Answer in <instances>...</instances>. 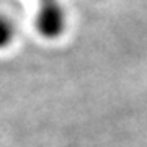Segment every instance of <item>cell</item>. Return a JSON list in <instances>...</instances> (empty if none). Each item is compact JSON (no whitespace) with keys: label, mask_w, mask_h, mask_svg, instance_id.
<instances>
[{"label":"cell","mask_w":147,"mask_h":147,"mask_svg":"<svg viewBox=\"0 0 147 147\" xmlns=\"http://www.w3.org/2000/svg\"><path fill=\"white\" fill-rule=\"evenodd\" d=\"M65 25H67V16L57 0H47L39 3L34 18V26L42 38L56 39L62 36V33L65 31Z\"/></svg>","instance_id":"1"},{"label":"cell","mask_w":147,"mask_h":147,"mask_svg":"<svg viewBox=\"0 0 147 147\" xmlns=\"http://www.w3.org/2000/svg\"><path fill=\"white\" fill-rule=\"evenodd\" d=\"M41 2H47V0H39V3H41Z\"/></svg>","instance_id":"3"},{"label":"cell","mask_w":147,"mask_h":147,"mask_svg":"<svg viewBox=\"0 0 147 147\" xmlns=\"http://www.w3.org/2000/svg\"><path fill=\"white\" fill-rule=\"evenodd\" d=\"M16 26L5 15H0V49H5L15 41Z\"/></svg>","instance_id":"2"}]
</instances>
